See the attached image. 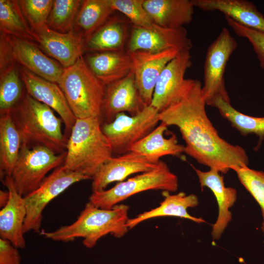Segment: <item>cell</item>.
Returning <instances> with one entry per match:
<instances>
[{
  "label": "cell",
  "mask_w": 264,
  "mask_h": 264,
  "mask_svg": "<svg viewBox=\"0 0 264 264\" xmlns=\"http://www.w3.org/2000/svg\"><path fill=\"white\" fill-rule=\"evenodd\" d=\"M200 81H190L179 97L159 112L160 122L177 127L185 142L184 153L198 163L222 174L248 166L245 150L221 138L209 119Z\"/></svg>",
  "instance_id": "6da1fadb"
},
{
  "label": "cell",
  "mask_w": 264,
  "mask_h": 264,
  "mask_svg": "<svg viewBox=\"0 0 264 264\" xmlns=\"http://www.w3.org/2000/svg\"><path fill=\"white\" fill-rule=\"evenodd\" d=\"M9 111L20 134L22 145L44 146L57 154L66 151L67 139L62 131L63 121L50 107L26 93Z\"/></svg>",
  "instance_id": "7a4b0ae2"
},
{
  "label": "cell",
  "mask_w": 264,
  "mask_h": 264,
  "mask_svg": "<svg viewBox=\"0 0 264 264\" xmlns=\"http://www.w3.org/2000/svg\"><path fill=\"white\" fill-rule=\"evenodd\" d=\"M129 210V206L124 204L106 209L88 202L72 223L62 226L53 231L42 230L40 234L46 238L63 242L82 238L85 247L92 248L103 236L110 234L121 238L128 232Z\"/></svg>",
  "instance_id": "3957f363"
},
{
  "label": "cell",
  "mask_w": 264,
  "mask_h": 264,
  "mask_svg": "<svg viewBox=\"0 0 264 264\" xmlns=\"http://www.w3.org/2000/svg\"><path fill=\"white\" fill-rule=\"evenodd\" d=\"M102 124L99 117L76 119L67 140L64 166L92 179L112 156Z\"/></svg>",
  "instance_id": "277c9868"
},
{
  "label": "cell",
  "mask_w": 264,
  "mask_h": 264,
  "mask_svg": "<svg viewBox=\"0 0 264 264\" xmlns=\"http://www.w3.org/2000/svg\"><path fill=\"white\" fill-rule=\"evenodd\" d=\"M58 85L76 119L102 120L106 85L93 73L82 56L64 68Z\"/></svg>",
  "instance_id": "5b68a950"
},
{
  "label": "cell",
  "mask_w": 264,
  "mask_h": 264,
  "mask_svg": "<svg viewBox=\"0 0 264 264\" xmlns=\"http://www.w3.org/2000/svg\"><path fill=\"white\" fill-rule=\"evenodd\" d=\"M178 187L177 176L171 171L165 162L160 160L154 170L119 182L108 190L92 192L88 202L98 208L110 209L142 192L160 190L175 192Z\"/></svg>",
  "instance_id": "8992f818"
},
{
  "label": "cell",
  "mask_w": 264,
  "mask_h": 264,
  "mask_svg": "<svg viewBox=\"0 0 264 264\" xmlns=\"http://www.w3.org/2000/svg\"><path fill=\"white\" fill-rule=\"evenodd\" d=\"M66 155V151L57 154L44 146L22 145L10 175L18 193L24 197L35 191L49 171L64 164Z\"/></svg>",
  "instance_id": "52a82bcc"
},
{
  "label": "cell",
  "mask_w": 264,
  "mask_h": 264,
  "mask_svg": "<svg viewBox=\"0 0 264 264\" xmlns=\"http://www.w3.org/2000/svg\"><path fill=\"white\" fill-rule=\"evenodd\" d=\"M159 111L151 105L145 106L137 114H118L110 123H103L102 130L107 138L113 154L129 152L131 147L156 126L159 122Z\"/></svg>",
  "instance_id": "ba28073f"
},
{
  "label": "cell",
  "mask_w": 264,
  "mask_h": 264,
  "mask_svg": "<svg viewBox=\"0 0 264 264\" xmlns=\"http://www.w3.org/2000/svg\"><path fill=\"white\" fill-rule=\"evenodd\" d=\"M88 179H91L63 164L55 169L37 189L23 197L26 208L24 233L31 230L40 232L43 212L46 205L72 184Z\"/></svg>",
  "instance_id": "9c48e42d"
},
{
  "label": "cell",
  "mask_w": 264,
  "mask_h": 264,
  "mask_svg": "<svg viewBox=\"0 0 264 264\" xmlns=\"http://www.w3.org/2000/svg\"><path fill=\"white\" fill-rule=\"evenodd\" d=\"M238 47L235 39L225 27L208 48L204 65L202 93L206 105L217 98L230 101L225 87L224 73L227 63Z\"/></svg>",
  "instance_id": "30bf717a"
},
{
  "label": "cell",
  "mask_w": 264,
  "mask_h": 264,
  "mask_svg": "<svg viewBox=\"0 0 264 264\" xmlns=\"http://www.w3.org/2000/svg\"><path fill=\"white\" fill-rule=\"evenodd\" d=\"M192 46L184 27L167 28L154 22L146 27L132 25L127 52L138 50L157 52L173 48L190 50Z\"/></svg>",
  "instance_id": "8fae6325"
},
{
  "label": "cell",
  "mask_w": 264,
  "mask_h": 264,
  "mask_svg": "<svg viewBox=\"0 0 264 264\" xmlns=\"http://www.w3.org/2000/svg\"><path fill=\"white\" fill-rule=\"evenodd\" d=\"M5 35L11 63L20 64L30 72L59 84L64 68L45 54L31 41Z\"/></svg>",
  "instance_id": "7c38bea8"
},
{
  "label": "cell",
  "mask_w": 264,
  "mask_h": 264,
  "mask_svg": "<svg viewBox=\"0 0 264 264\" xmlns=\"http://www.w3.org/2000/svg\"><path fill=\"white\" fill-rule=\"evenodd\" d=\"M192 65L190 50L180 51L165 66L156 83L151 105L159 112L165 109L181 94L190 79L187 70Z\"/></svg>",
  "instance_id": "4fadbf2b"
},
{
  "label": "cell",
  "mask_w": 264,
  "mask_h": 264,
  "mask_svg": "<svg viewBox=\"0 0 264 264\" xmlns=\"http://www.w3.org/2000/svg\"><path fill=\"white\" fill-rule=\"evenodd\" d=\"M180 51L173 48L157 52L138 50L129 53L136 85L145 105H151L156 83L162 70Z\"/></svg>",
  "instance_id": "5bb4252c"
},
{
  "label": "cell",
  "mask_w": 264,
  "mask_h": 264,
  "mask_svg": "<svg viewBox=\"0 0 264 264\" xmlns=\"http://www.w3.org/2000/svg\"><path fill=\"white\" fill-rule=\"evenodd\" d=\"M19 71L26 93L59 115L65 124V135L68 140L76 118L59 85L38 76L22 67L19 68Z\"/></svg>",
  "instance_id": "9a60e30c"
},
{
  "label": "cell",
  "mask_w": 264,
  "mask_h": 264,
  "mask_svg": "<svg viewBox=\"0 0 264 264\" xmlns=\"http://www.w3.org/2000/svg\"><path fill=\"white\" fill-rule=\"evenodd\" d=\"M145 105L138 89L132 70L125 77L106 85L102 121L110 123L116 116L127 112L130 115L139 112Z\"/></svg>",
  "instance_id": "2e32d148"
},
{
  "label": "cell",
  "mask_w": 264,
  "mask_h": 264,
  "mask_svg": "<svg viewBox=\"0 0 264 264\" xmlns=\"http://www.w3.org/2000/svg\"><path fill=\"white\" fill-rule=\"evenodd\" d=\"M32 31L34 41L40 47L64 68L73 65L82 56L84 39L73 31L62 33L46 25Z\"/></svg>",
  "instance_id": "e0dca14e"
},
{
  "label": "cell",
  "mask_w": 264,
  "mask_h": 264,
  "mask_svg": "<svg viewBox=\"0 0 264 264\" xmlns=\"http://www.w3.org/2000/svg\"><path fill=\"white\" fill-rule=\"evenodd\" d=\"M152 163L142 156L129 152L117 156L111 157L92 178V192L106 190L110 183L121 182L129 176L148 172L158 165Z\"/></svg>",
  "instance_id": "ac0fdd59"
},
{
  "label": "cell",
  "mask_w": 264,
  "mask_h": 264,
  "mask_svg": "<svg viewBox=\"0 0 264 264\" xmlns=\"http://www.w3.org/2000/svg\"><path fill=\"white\" fill-rule=\"evenodd\" d=\"M198 178L201 190L209 188L214 194L218 206V215L212 226L211 235L214 241L220 239L232 219L230 208L237 198V191L231 187H225L223 176L218 170L210 168L204 172L191 165Z\"/></svg>",
  "instance_id": "d6986e66"
},
{
  "label": "cell",
  "mask_w": 264,
  "mask_h": 264,
  "mask_svg": "<svg viewBox=\"0 0 264 264\" xmlns=\"http://www.w3.org/2000/svg\"><path fill=\"white\" fill-rule=\"evenodd\" d=\"M2 182L7 188L10 198L7 204L0 210V237L10 241L18 248L25 247L23 225L26 208L23 197L17 192L10 176Z\"/></svg>",
  "instance_id": "ffe728a7"
},
{
  "label": "cell",
  "mask_w": 264,
  "mask_h": 264,
  "mask_svg": "<svg viewBox=\"0 0 264 264\" xmlns=\"http://www.w3.org/2000/svg\"><path fill=\"white\" fill-rule=\"evenodd\" d=\"M205 11H218L240 24L264 32V16L254 4L245 0H191Z\"/></svg>",
  "instance_id": "44dd1931"
},
{
  "label": "cell",
  "mask_w": 264,
  "mask_h": 264,
  "mask_svg": "<svg viewBox=\"0 0 264 264\" xmlns=\"http://www.w3.org/2000/svg\"><path fill=\"white\" fill-rule=\"evenodd\" d=\"M164 199L160 205L149 211L143 212L132 219H129L127 225L132 229L141 222L154 218L176 217L189 220L198 223L206 222L201 218L191 216L188 209L195 208L199 204L198 197L195 194L187 195L184 192L171 195L167 191L162 192Z\"/></svg>",
  "instance_id": "7402d4cb"
},
{
  "label": "cell",
  "mask_w": 264,
  "mask_h": 264,
  "mask_svg": "<svg viewBox=\"0 0 264 264\" xmlns=\"http://www.w3.org/2000/svg\"><path fill=\"white\" fill-rule=\"evenodd\" d=\"M143 5L154 22L163 27H183L193 20L191 0H144Z\"/></svg>",
  "instance_id": "603a6c76"
},
{
  "label": "cell",
  "mask_w": 264,
  "mask_h": 264,
  "mask_svg": "<svg viewBox=\"0 0 264 264\" xmlns=\"http://www.w3.org/2000/svg\"><path fill=\"white\" fill-rule=\"evenodd\" d=\"M168 127L161 122L152 132L133 145L129 152L139 154L155 164L160 161L162 156H178L184 153V146L178 144L175 134L169 138L164 137V133Z\"/></svg>",
  "instance_id": "cb8c5ba5"
},
{
  "label": "cell",
  "mask_w": 264,
  "mask_h": 264,
  "mask_svg": "<svg viewBox=\"0 0 264 264\" xmlns=\"http://www.w3.org/2000/svg\"><path fill=\"white\" fill-rule=\"evenodd\" d=\"M93 73L106 85L126 76L132 70L130 55L124 51L96 52L86 61Z\"/></svg>",
  "instance_id": "d4e9b609"
},
{
  "label": "cell",
  "mask_w": 264,
  "mask_h": 264,
  "mask_svg": "<svg viewBox=\"0 0 264 264\" xmlns=\"http://www.w3.org/2000/svg\"><path fill=\"white\" fill-rule=\"evenodd\" d=\"M127 37V28L125 22L117 17H112L84 40V50L96 52L124 51Z\"/></svg>",
  "instance_id": "484cf974"
},
{
  "label": "cell",
  "mask_w": 264,
  "mask_h": 264,
  "mask_svg": "<svg viewBox=\"0 0 264 264\" xmlns=\"http://www.w3.org/2000/svg\"><path fill=\"white\" fill-rule=\"evenodd\" d=\"M22 142L10 111L0 113V174L2 179L10 176L18 160Z\"/></svg>",
  "instance_id": "4316f807"
},
{
  "label": "cell",
  "mask_w": 264,
  "mask_h": 264,
  "mask_svg": "<svg viewBox=\"0 0 264 264\" xmlns=\"http://www.w3.org/2000/svg\"><path fill=\"white\" fill-rule=\"evenodd\" d=\"M114 11L110 0H82L73 24L76 34L85 40L102 26Z\"/></svg>",
  "instance_id": "83f0119b"
},
{
  "label": "cell",
  "mask_w": 264,
  "mask_h": 264,
  "mask_svg": "<svg viewBox=\"0 0 264 264\" xmlns=\"http://www.w3.org/2000/svg\"><path fill=\"white\" fill-rule=\"evenodd\" d=\"M210 106L216 108L221 115L242 135L255 134L260 140L264 137V117L244 114L232 106L230 101L221 98L214 99Z\"/></svg>",
  "instance_id": "f1b7e54d"
},
{
  "label": "cell",
  "mask_w": 264,
  "mask_h": 264,
  "mask_svg": "<svg viewBox=\"0 0 264 264\" xmlns=\"http://www.w3.org/2000/svg\"><path fill=\"white\" fill-rule=\"evenodd\" d=\"M0 29L2 34L34 40L18 0H0Z\"/></svg>",
  "instance_id": "f546056e"
},
{
  "label": "cell",
  "mask_w": 264,
  "mask_h": 264,
  "mask_svg": "<svg viewBox=\"0 0 264 264\" xmlns=\"http://www.w3.org/2000/svg\"><path fill=\"white\" fill-rule=\"evenodd\" d=\"M12 63L0 69V111H9L22 99V81L19 68Z\"/></svg>",
  "instance_id": "4dcf8cb0"
},
{
  "label": "cell",
  "mask_w": 264,
  "mask_h": 264,
  "mask_svg": "<svg viewBox=\"0 0 264 264\" xmlns=\"http://www.w3.org/2000/svg\"><path fill=\"white\" fill-rule=\"evenodd\" d=\"M82 0H54L48 19L47 26L55 31L67 33L73 27Z\"/></svg>",
  "instance_id": "1f68e13d"
},
{
  "label": "cell",
  "mask_w": 264,
  "mask_h": 264,
  "mask_svg": "<svg viewBox=\"0 0 264 264\" xmlns=\"http://www.w3.org/2000/svg\"><path fill=\"white\" fill-rule=\"evenodd\" d=\"M232 170L237 174L241 184L259 205L263 218L261 229L264 236V172L247 167L236 168Z\"/></svg>",
  "instance_id": "d6a6232c"
},
{
  "label": "cell",
  "mask_w": 264,
  "mask_h": 264,
  "mask_svg": "<svg viewBox=\"0 0 264 264\" xmlns=\"http://www.w3.org/2000/svg\"><path fill=\"white\" fill-rule=\"evenodd\" d=\"M20 6L32 30L47 25L52 0H20Z\"/></svg>",
  "instance_id": "836d02e7"
},
{
  "label": "cell",
  "mask_w": 264,
  "mask_h": 264,
  "mask_svg": "<svg viewBox=\"0 0 264 264\" xmlns=\"http://www.w3.org/2000/svg\"><path fill=\"white\" fill-rule=\"evenodd\" d=\"M144 0H110L114 10L124 14L132 25L149 27L154 23V21L144 7Z\"/></svg>",
  "instance_id": "e575fe53"
},
{
  "label": "cell",
  "mask_w": 264,
  "mask_h": 264,
  "mask_svg": "<svg viewBox=\"0 0 264 264\" xmlns=\"http://www.w3.org/2000/svg\"><path fill=\"white\" fill-rule=\"evenodd\" d=\"M225 18L237 35L247 39L252 44L260 65L264 69V32L244 26L228 17L225 16Z\"/></svg>",
  "instance_id": "d590c367"
},
{
  "label": "cell",
  "mask_w": 264,
  "mask_h": 264,
  "mask_svg": "<svg viewBox=\"0 0 264 264\" xmlns=\"http://www.w3.org/2000/svg\"><path fill=\"white\" fill-rule=\"evenodd\" d=\"M17 248L10 241L0 238V264H20Z\"/></svg>",
  "instance_id": "8d00e7d4"
},
{
  "label": "cell",
  "mask_w": 264,
  "mask_h": 264,
  "mask_svg": "<svg viewBox=\"0 0 264 264\" xmlns=\"http://www.w3.org/2000/svg\"><path fill=\"white\" fill-rule=\"evenodd\" d=\"M10 198L9 191H0V207L2 208L4 207L8 202Z\"/></svg>",
  "instance_id": "74e56055"
}]
</instances>
